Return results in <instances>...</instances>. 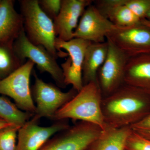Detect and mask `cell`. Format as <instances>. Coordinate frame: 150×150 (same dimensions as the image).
Segmentation results:
<instances>
[{"instance_id": "obj_1", "label": "cell", "mask_w": 150, "mask_h": 150, "mask_svg": "<svg viewBox=\"0 0 150 150\" xmlns=\"http://www.w3.org/2000/svg\"><path fill=\"white\" fill-rule=\"evenodd\" d=\"M101 107L106 126L130 127L150 114V96L124 84L103 98Z\"/></svg>"}, {"instance_id": "obj_2", "label": "cell", "mask_w": 150, "mask_h": 150, "mask_svg": "<svg viewBox=\"0 0 150 150\" xmlns=\"http://www.w3.org/2000/svg\"><path fill=\"white\" fill-rule=\"evenodd\" d=\"M103 98L98 82L90 83L61 108L52 120L85 121L95 124L103 130L106 125L101 107Z\"/></svg>"}, {"instance_id": "obj_3", "label": "cell", "mask_w": 150, "mask_h": 150, "mask_svg": "<svg viewBox=\"0 0 150 150\" xmlns=\"http://www.w3.org/2000/svg\"><path fill=\"white\" fill-rule=\"evenodd\" d=\"M23 29L28 40L34 45L43 46L57 59L56 39L54 21L41 9L38 0L19 1Z\"/></svg>"}, {"instance_id": "obj_4", "label": "cell", "mask_w": 150, "mask_h": 150, "mask_svg": "<svg viewBox=\"0 0 150 150\" xmlns=\"http://www.w3.org/2000/svg\"><path fill=\"white\" fill-rule=\"evenodd\" d=\"M34 65L28 60L6 77L0 80V94L9 97L21 110L34 115L36 108L30 83Z\"/></svg>"}, {"instance_id": "obj_5", "label": "cell", "mask_w": 150, "mask_h": 150, "mask_svg": "<svg viewBox=\"0 0 150 150\" xmlns=\"http://www.w3.org/2000/svg\"><path fill=\"white\" fill-rule=\"evenodd\" d=\"M13 48L20 59L24 62L26 59L36 65L41 73H48L54 80L57 86L65 88L67 86L62 68L53 55L41 46L34 45L29 40L24 29L13 43Z\"/></svg>"}, {"instance_id": "obj_6", "label": "cell", "mask_w": 150, "mask_h": 150, "mask_svg": "<svg viewBox=\"0 0 150 150\" xmlns=\"http://www.w3.org/2000/svg\"><path fill=\"white\" fill-rule=\"evenodd\" d=\"M91 43L79 38H74L69 41H63L56 38V48L60 57L69 56L61 65L66 85H71L77 91L83 88L82 68L87 48Z\"/></svg>"}, {"instance_id": "obj_7", "label": "cell", "mask_w": 150, "mask_h": 150, "mask_svg": "<svg viewBox=\"0 0 150 150\" xmlns=\"http://www.w3.org/2000/svg\"><path fill=\"white\" fill-rule=\"evenodd\" d=\"M102 131L95 124L79 121L54 135L40 150H86Z\"/></svg>"}, {"instance_id": "obj_8", "label": "cell", "mask_w": 150, "mask_h": 150, "mask_svg": "<svg viewBox=\"0 0 150 150\" xmlns=\"http://www.w3.org/2000/svg\"><path fill=\"white\" fill-rule=\"evenodd\" d=\"M110 40L129 58L150 54V26L145 19L140 24L129 27L114 26L108 34Z\"/></svg>"}, {"instance_id": "obj_9", "label": "cell", "mask_w": 150, "mask_h": 150, "mask_svg": "<svg viewBox=\"0 0 150 150\" xmlns=\"http://www.w3.org/2000/svg\"><path fill=\"white\" fill-rule=\"evenodd\" d=\"M34 72L35 82L31 88L33 98L35 101V113L40 118L44 117L52 119L55 113L70 101L78 92L71 89L63 92L60 88L45 82Z\"/></svg>"}, {"instance_id": "obj_10", "label": "cell", "mask_w": 150, "mask_h": 150, "mask_svg": "<svg viewBox=\"0 0 150 150\" xmlns=\"http://www.w3.org/2000/svg\"><path fill=\"white\" fill-rule=\"evenodd\" d=\"M106 59L98 70L97 82L103 97L113 93L124 84L125 70L129 58L110 40Z\"/></svg>"}, {"instance_id": "obj_11", "label": "cell", "mask_w": 150, "mask_h": 150, "mask_svg": "<svg viewBox=\"0 0 150 150\" xmlns=\"http://www.w3.org/2000/svg\"><path fill=\"white\" fill-rule=\"evenodd\" d=\"M40 119L34 115L20 128L16 150H40L53 136L70 126L67 120L56 121L50 126H40Z\"/></svg>"}, {"instance_id": "obj_12", "label": "cell", "mask_w": 150, "mask_h": 150, "mask_svg": "<svg viewBox=\"0 0 150 150\" xmlns=\"http://www.w3.org/2000/svg\"><path fill=\"white\" fill-rule=\"evenodd\" d=\"M114 26L91 4L81 16L74 33V38H81L91 43H104L108 34Z\"/></svg>"}, {"instance_id": "obj_13", "label": "cell", "mask_w": 150, "mask_h": 150, "mask_svg": "<svg viewBox=\"0 0 150 150\" xmlns=\"http://www.w3.org/2000/svg\"><path fill=\"white\" fill-rule=\"evenodd\" d=\"M92 1L90 0H62L61 10L54 20L57 38L66 41L74 38V33L80 19Z\"/></svg>"}, {"instance_id": "obj_14", "label": "cell", "mask_w": 150, "mask_h": 150, "mask_svg": "<svg viewBox=\"0 0 150 150\" xmlns=\"http://www.w3.org/2000/svg\"><path fill=\"white\" fill-rule=\"evenodd\" d=\"M124 84L150 96V54L129 58L125 70Z\"/></svg>"}, {"instance_id": "obj_15", "label": "cell", "mask_w": 150, "mask_h": 150, "mask_svg": "<svg viewBox=\"0 0 150 150\" xmlns=\"http://www.w3.org/2000/svg\"><path fill=\"white\" fill-rule=\"evenodd\" d=\"M94 5L114 25L129 27L140 24L144 20L134 14L123 4V0H98Z\"/></svg>"}, {"instance_id": "obj_16", "label": "cell", "mask_w": 150, "mask_h": 150, "mask_svg": "<svg viewBox=\"0 0 150 150\" xmlns=\"http://www.w3.org/2000/svg\"><path fill=\"white\" fill-rule=\"evenodd\" d=\"M14 3L12 0L0 2V42L14 43L23 29L22 17L16 11Z\"/></svg>"}, {"instance_id": "obj_17", "label": "cell", "mask_w": 150, "mask_h": 150, "mask_svg": "<svg viewBox=\"0 0 150 150\" xmlns=\"http://www.w3.org/2000/svg\"><path fill=\"white\" fill-rule=\"evenodd\" d=\"M108 50L107 40L104 43H91L85 54L82 68L83 86L92 82H97L98 70L106 59Z\"/></svg>"}, {"instance_id": "obj_18", "label": "cell", "mask_w": 150, "mask_h": 150, "mask_svg": "<svg viewBox=\"0 0 150 150\" xmlns=\"http://www.w3.org/2000/svg\"><path fill=\"white\" fill-rule=\"evenodd\" d=\"M131 131L130 127L115 129L106 126L86 150H126V141Z\"/></svg>"}, {"instance_id": "obj_19", "label": "cell", "mask_w": 150, "mask_h": 150, "mask_svg": "<svg viewBox=\"0 0 150 150\" xmlns=\"http://www.w3.org/2000/svg\"><path fill=\"white\" fill-rule=\"evenodd\" d=\"M25 63L16 53L13 43L0 42V80L6 77Z\"/></svg>"}, {"instance_id": "obj_20", "label": "cell", "mask_w": 150, "mask_h": 150, "mask_svg": "<svg viewBox=\"0 0 150 150\" xmlns=\"http://www.w3.org/2000/svg\"><path fill=\"white\" fill-rule=\"evenodd\" d=\"M33 115L21 110L15 103L5 97L0 96V119L14 126L21 127Z\"/></svg>"}, {"instance_id": "obj_21", "label": "cell", "mask_w": 150, "mask_h": 150, "mask_svg": "<svg viewBox=\"0 0 150 150\" xmlns=\"http://www.w3.org/2000/svg\"><path fill=\"white\" fill-rule=\"evenodd\" d=\"M20 127L11 126L0 130V150H16L18 133Z\"/></svg>"}, {"instance_id": "obj_22", "label": "cell", "mask_w": 150, "mask_h": 150, "mask_svg": "<svg viewBox=\"0 0 150 150\" xmlns=\"http://www.w3.org/2000/svg\"><path fill=\"white\" fill-rule=\"evenodd\" d=\"M126 150H150V139L132 130L126 142Z\"/></svg>"}, {"instance_id": "obj_23", "label": "cell", "mask_w": 150, "mask_h": 150, "mask_svg": "<svg viewBox=\"0 0 150 150\" xmlns=\"http://www.w3.org/2000/svg\"><path fill=\"white\" fill-rule=\"evenodd\" d=\"M38 4L43 11L54 21L57 17L62 7V0H38Z\"/></svg>"}, {"instance_id": "obj_24", "label": "cell", "mask_w": 150, "mask_h": 150, "mask_svg": "<svg viewBox=\"0 0 150 150\" xmlns=\"http://www.w3.org/2000/svg\"><path fill=\"white\" fill-rule=\"evenodd\" d=\"M130 128L135 133L150 139V114Z\"/></svg>"}, {"instance_id": "obj_25", "label": "cell", "mask_w": 150, "mask_h": 150, "mask_svg": "<svg viewBox=\"0 0 150 150\" xmlns=\"http://www.w3.org/2000/svg\"><path fill=\"white\" fill-rule=\"evenodd\" d=\"M11 126H14V125H13L10 123H9L7 121H4V120L0 119V130L4 129V128H6V127Z\"/></svg>"}, {"instance_id": "obj_26", "label": "cell", "mask_w": 150, "mask_h": 150, "mask_svg": "<svg viewBox=\"0 0 150 150\" xmlns=\"http://www.w3.org/2000/svg\"><path fill=\"white\" fill-rule=\"evenodd\" d=\"M145 19L147 21L149 22L150 24V11L148 12V13H147L145 17Z\"/></svg>"}, {"instance_id": "obj_27", "label": "cell", "mask_w": 150, "mask_h": 150, "mask_svg": "<svg viewBox=\"0 0 150 150\" xmlns=\"http://www.w3.org/2000/svg\"><path fill=\"white\" fill-rule=\"evenodd\" d=\"M145 21H146V23H147V24H148V25H149V26H150V24L149 23V22L147 21L146 20V19H145Z\"/></svg>"}, {"instance_id": "obj_28", "label": "cell", "mask_w": 150, "mask_h": 150, "mask_svg": "<svg viewBox=\"0 0 150 150\" xmlns=\"http://www.w3.org/2000/svg\"><path fill=\"white\" fill-rule=\"evenodd\" d=\"M1 0H0V2H1Z\"/></svg>"}, {"instance_id": "obj_29", "label": "cell", "mask_w": 150, "mask_h": 150, "mask_svg": "<svg viewBox=\"0 0 150 150\" xmlns=\"http://www.w3.org/2000/svg\"></svg>"}]
</instances>
